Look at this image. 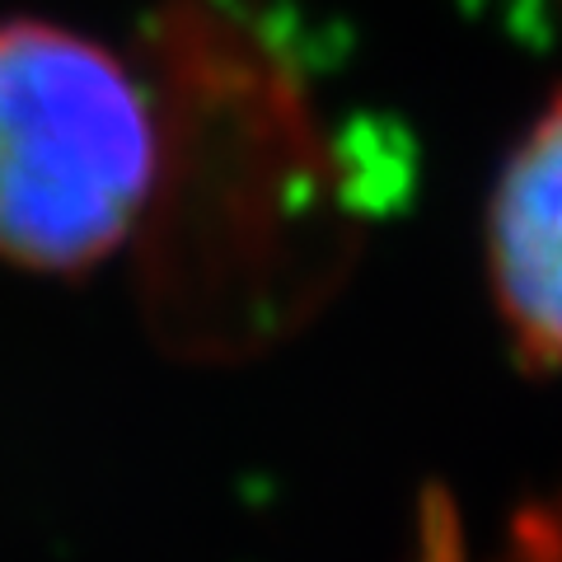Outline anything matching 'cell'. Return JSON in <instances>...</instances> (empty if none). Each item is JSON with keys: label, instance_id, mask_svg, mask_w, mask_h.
Listing matches in <instances>:
<instances>
[{"label": "cell", "instance_id": "obj_1", "mask_svg": "<svg viewBox=\"0 0 562 562\" xmlns=\"http://www.w3.org/2000/svg\"><path fill=\"white\" fill-rule=\"evenodd\" d=\"M146 99L109 52L38 20L0 24V258L85 272L150 183Z\"/></svg>", "mask_w": 562, "mask_h": 562}, {"label": "cell", "instance_id": "obj_2", "mask_svg": "<svg viewBox=\"0 0 562 562\" xmlns=\"http://www.w3.org/2000/svg\"><path fill=\"white\" fill-rule=\"evenodd\" d=\"M492 295L520 357L562 371V94L506 160L487 211Z\"/></svg>", "mask_w": 562, "mask_h": 562}]
</instances>
